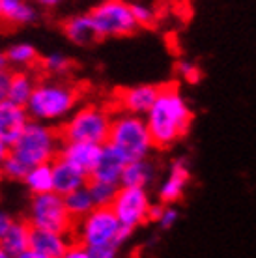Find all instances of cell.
<instances>
[{"instance_id":"1","label":"cell","mask_w":256,"mask_h":258,"mask_svg":"<svg viewBox=\"0 0 256 258\" xmlns=\"http://www.w3.org/2000/svg\"><path fill=\"white\" fill-rule=\"evenodd\" d=\"M144 118L155 148H168L187 137L195 114L176 84H163L157 101Z\"/></svg>"},{"instance_id":"35","label":"cell","mask_w":256,"mask_h":258,"mask_svg":"<svg viewBox=\"0 0 256 258\" xmlns=\"http://www.w3.org/2000/svg\"><path fill=\"white\" fill-rule=\"evenodd\" d=\"M12 154V146L6 144V142L0 139V167H2V163L8 159V155Z\"/></svg>"},{"instance_id":"38","label":"cell","mask_w":256,"mask_h":258,"mask_svg":"<svg viewBox=\"0 0 256 258\" xmlns=\"http://www.w3.org/2000/svg\"><path fill=\"white\" fill-rule=\"evenodd\" d=\"M0 70H10V60H8L6 51L0 52Z\"/></svg>"},{"instance_id":"36","label":"cell","mask_w":256,"mask_h":258,"mask_svg":"<svg viewBox=\"0 0 256 258\" xmlns=\"http://www.w3.org/2000/svg\"><path fill=\"white\" fill-rule=\"evenodd\" d=\"M15 258H49V256H45V254L34 251V249H26L25 252H21L19 256H15Z\"/></svg>"},{"instance_id":"37","label":"cell","mask_w":256,"mask_h":258,"mask_svg":"<svg viewBox=\"0 0 256 258\" xmlns=\"http://www.w3.org/2000/svg\"><path fill=\"white\" fill-rule=\"evenodd\" d=\"M30 2H36L38 6H43V8H54V6H58L62 0H30Z\"/></svg>"},{"instance_id":"14","label":"cell","mask_w":256,"mask_h":258,"mask_svg":"<svg viewBox=\"0 0 256 258\" xmlns=\"http://www.w3.org/2000/svg\"><path fill=\"white\" fill-rule=\"evenodd\" d=\"M52 181H54V193L66 197V195L73 193L77 189L86 187L90 181V176L84 170L75 167V165H71L66 159L58 157V159L52 161Z\"/></svg>"},{"instance_id":"12","label":"cell","mask_w":256,"mask_h":258,"mask_svg":"<svg viewBox=\"0 0 256 258\" xmlns=\"http://www.w3.org/2000/svg\"><path fill=\"white\" fill-rule=\"evenodd\" d=\"M30 122L32 118L26 107H21L12 101L0 103V139L6 144L13 146Z\"/></svg>"},{"instance_id":"23","label":"cell","mask_w":256,"mask_h":258,"mask_svg":"<svg viewBox=\"0 0 256 258\" xmlns=\"http://www.w3.org/2000/svg\"><path fill=\"white\" fill-rule=\"evenodd\" d=\"M64 200H66L68 212L71 213V217L75 221L83 219L90 212L96 210V202H94L92 195H90L88 185L83 189H77V191H73V193H70V195H66Z\"/></svg>"},{"instance_id":"21","label":"cell","mask_w":256,"mask_h":258,"mask_svg":"<svg viewBox=\"0 0 256 258\" xmlns=\"http://www.w3.org/2000/svg\"><path fill=\"white\" fill-rule=\"evenodd\" d=\"M30 228L32 226L28 221H13V225L10 226L6 236L2 238L0 245L4 247L10 254L19 256L21 252L30 249Z\"/></svg>"},{"instance_id":"29","label":"cell","mask_w":256,"mask_h":258,"mask_svg":"<svg viewBox=\"0 0 256 258\" xmlns=\"http://www.w3.org/2000/svg\"><path fill=\"white\" fill-rule=\"evenodd\" d=\"M176 71H178L179 77L189 84L199 83L202 79V70L195 62H189V60H179L178 66H176Z\"/></svg>"},{"instance_id":"40","label":"cell","mask_w":256,"mask_h":258,"mask_svg":"<svg viewBox=\"0 0 256 258\" xmlns=\"http://www.w3.org/2000/svg\"><path fill=\"white\" fill-rule=\"evenodd\" d=\"M0 176H2V174H0Z\"/></svg>"},{"instance_id":"39","label":"cell","mask_w":256,"mask_h":258,"mask_svg":"<svg viewBox=\"0 0 256 258\" xmlns=\"http://www.w3.org/2000/svg\"><path fill=\"white\" fill-rule=\"evenodd\" d=\"M0 258H15V256H13V254H10V252L4 249V247L0 245Z\"/></svg>"},{"instance_id":"22","label":"cell","mask_w":256,"mask_h":258,"mask_svg":"<svg viewBox=\"0 0 256 258\" xmlns=\"http://www.w3.org/2000/svg\"><path fill=\"white\" fill-rule=\"evenodd\" d=\"M25 185L30 189L32 195H43L54 191V181H52V163L38 165L28 170L25 178Z\"/></svg>"},{"instance_id":"13","label":"cell","mask_w":256,"mask_h":258,"mask_svg":"<svg viewBox=\"0 0 256 258\" xmlns=\"http://www.w3.org/2000/svg\"><path fill=\"white\" fill-rule=\"evenodd\" d=\"M191 181V170L185 159H176L168 168V174L159 187V200L163 204H174L181 200Z\"/></svg>"},{"instance_id":"3","label":"cell","mask_w":256,"mask_h":258,"mask_svg":"<svg viewBox=\"0 0 256 258\" xmlns=\"http://www.w3.org/2000/svg\"><path fill=\"white\" fill-rule=\"evenodd\" d=\"M62 144H64V139L60 129L32 120L12 146V154L26 163L28 167H38L58 159Z\"/></svg>"},{"instance_id":"27","label":"cell","mask_w":256,"mask_h":258,"mask_svg":"<svg viewBox=\"0 0 256 258\" xmlns=\"http://www.w3.org/2000/svg\"><path fill=\"white\" fill-rule=\"evenodd\" d=\"M32 167H28L26 163H23L19 157H15L13 154L8 155V159L2 163L0 167V174L8 178V180H17V181H25L28 170Z\"/></svg>"},{"instance_id":"18","label":"cell","mask_w":256,"mask_h":258,"mask_svg":"<svg viewBox=\"0 0 256 258\" xmlns=\"http://www.w3.org/2000/svg\"><path fill=\"white\" fill-rule=\"evenodd\" d=\"M38 79L30 70H15L12 71V83H10V92H8V101L17 103L21 107H26L30 97H32Z\"/></svg>"},{"instance_id":"11","label":"cell","mask_w":256,"mask_h":258,"mask_svg":"<svg viewBox=\"0 0 256 258\" xmlns=\"http://www.w3.org/2000/svg\"><path fill=\"white\" fill-rule=\"evenodd\" d=\"M127 157L120 152L118 148H114L112 144H103L101 155L97 159V165L94 167L90 180L96 181H105V183H114L120 185L122 183L123 170L127 167Z\"/></svg>"},{"instance_id":"30","label":"cell","mask_w":256,"mask_h":258,"mask_svg":"<svg viewBox=\"0 0 256 258\" xmlns=\"http://www.w3.org/2000/svg\"><path fill=\"white\" fill-rule=\"evenodd\" d=\"M133 8V17L139 26H152L155 21V12L146 4H131Z\"/></svg>"},{"instance_id":"19","label":"cell","mask_w":256,"mask_h":258,"mask_svg":"<svg viewBox=\"0 0 256 258\" xmlns=\"http://www.w3.org/2000/svg\"><path fill=\"white\" fill-rule=\"evenodd\" d=\"M36 17L38 13L28 0H0V21L10 25H28Z\"/></svg>"},{"instance_id":"10","label":"cell","mask_w":256,"mask_h":258,"mask_svg":"<svg viewBox=\"0 0 256 258\" xmlns=\"http://www.w3.org/2000/svg\"><path fill=\"white\" fill-rule=\"evenodd\" d=\"M159 92L161 86H157V84H137V86L122 88L116 94V105L125 114L146 116L157 101Z\"/></svg>"},{"instance_id":"25","label":"cell","mask_w":256,"mask_h":258,"mask_svg":"<svg viewBox=\"0 0 256 258\" xmlns=\"http://www.w3.org/2000/svg\"><path fill=\"white\" fill-rule=\"evenodd\" d=\"M88 189H90V195H92L94 202H96V208H110L116 199V195H118V191H120V185L90 180Z\"/></svg>"},{"instance_id":"31","label":"cell","mask_w":256,"mask_h":258,"mask_svg":"<svg viewBox=\"0 0 256 258\" xmlns=\"http://www.w3.org/2000/svg\"><path fill=\"white\" fill-rule=\"evenodd\" d=\"M92 258H118L120 252V245H103L96 247V249H88Z\"/></svg>"},{"instance_id":"4","label":"cell","mask_w":256,"mask_h":258,"mask_svg":"<svg viewBox=\"0 0 256 258\" xmlns=\"http://www.w3.org/2000/svg\"><path fill=\"white\" fill-rule=\"evenodd\" d=\"M133 230H129L120 223L112 212V208H96L86 217L75 223L73 238L77 243L86 249H96L103 245H120L122 247L129 239Z\"/></svg>"},{"instance_id":"9","label":"cell","mask_w":256,"mask_h":258,"mask_svg":"<svg viewBox=\"0 0 256 258\" xmlns=\"http://www.w3.org/2000/svg\"><path fill=\"white\" fill-rule=\"evenodd\" d=\"M152 202L148 197L146 189L141 187H122L116 195L114 202H112V212L116 213V217L120 219L125 228L135 230L137 226L144 225L146 221H150V212H152Z\"/></svg>"},{"instance_id":"33","label":"cell","mask_w":256,"mask_h":258,"mask_svg":"<svg viewBox=\"0 0 256 258\" xmlns=\"http://www.w3.org/2000/svg\"><path fill=\"white\" fill-rule=\"evenodd\" d=\"M60 258H92V254H90V251L84 245H81V243H77V241H73L70 249H68Z\"/></svg>"},{"instance_id":"5","label":"cell","mask_w":256,"mask_h":258,"mask_svg":"<svg viewBox=\"0 0 256 258\" xmlns=\"http://www.w3.org/2000/svg\"><path fill=\"white\" fill-rule=\"evenodd\" d=\"M109 144L120 150L127 157L129 163L148 159L152 148H155L146 118L125 114V112H120L112 118Z\"/></svg>"},{"instance_id":"28","label":"cell","mask_w":256,"mask_h":258,"mask_svg":"<svg viewBox=\"0 0 256 258\" xmlns=\"http://www.w3.org/2000/svg\"><path fill=\"white\" fill-rule=\"evenodd\" d=\"M41 68L51 75H64L71 70V60L62 52H51L41 58Z\"/></svg>"},{"instance_id":"24","label":"cell","mask_w":256,"mask_h":258,"mask_svg":"<svg viewBox=\"0 0 256 258\" xmlns=\"http://www.w3.org/2000/svg\"><path fill=\"white\" fill-rule=\"evenodd\" d=\"M10 66H15L19 70H28L39 62L38 49L30 43H15L6 51Z\"/></svg>"},{"instance_id":"6","label":"cell","mask_w":256,"mask_h":258,"mask_svg":"<svg viewBox=\"0 0 256 258\" xmlns=\"http://www.w3.org/2000/svg\"><path fill=\"white\" fill-rule=\"evenodd\" d=\"M110 110L86 105L77 109L60 127L64 142H90V144H107L112 125Z\"/></svg>"},{"instance_id":"2","label":"cell","mask_w":256,"mask_h":258,"mask_svg":"<svg viewBox=\"0 0 256 258\" xmlns=\"http://www.w3.org/2000/svg\"><path fill=\"white\" fill-rule=\"evenodd\" d=\"M79 103V90L73 84L60 79H45L39 81L34 90L26 110L32 120L43 123L66 122L75 112Z\"/></svg>"},{"instance_id":"15","label":"cell","mask_w":256,"mask_h":258,"mask_svg":"<svg viewBox=\"0 0 256 258\" xmlns=\"http://www.w3.org/2000/svg\"><path fill=\"white\" fill-rule=\"evenodd\" d=\"M73 236L45 228H30V249L41 252L49 258H60L73 243Z\"/></svg>"},{"instance_id":"16","label":"cell","mask_w":256,"mask_h":258,"mask_svg":"<svg viewBox=\"0 0 256 258\" xmlns=\"http://www.w3.org/2000/svg\"><path fill=\"white\" fill-rule=\"evenodd\" d=\"M101 144H90V142H64L58 157L75 165L90 176L101 155Z\"/></svg>"},{"instance_id":"20","label":"cell","mask_w":256,"mask_h":258,"mask_svg":"<svg viewBox=\"0 0 256 258\" xmlns=\"http://www.w3.org/2000/svg\"><path fill=\"white\" fill-rule=\"evenodd\" d=\"M155 178V167L152 161L141 159V161H131L123 170L122 176V187H141L148 189V185Z\"/></svg>"},{"instance_id":"17","label":"cell","mask_w":256,"mask_h":258,"mask_svg":"<svg viewBox=\"0 0 256 258\" xmlns=\"http://www.w3.org/2000/svg\"><path fill=\"white\" fill-rule=\"evenodd\" d=\"M64 34L66 38L70 39L71 43L75 45H92L96 43L99 36L96 32V26L92 23V17L90 13H84V15H73L70 19H66L64 23Z\"/></svg>"},{"instance_id":"34","label":"cell","mask_w":256,"mask_h":258,"mask_svg":"<svg viewBox=\"0 0 256 258\" xmlns=\"http://www.w3.org/2000/svg\"><path fill=\"white\" fill-rule=\"evenodd\" d=\"M13 217L10 215L8 212H4V210H0V241H2V238L6 236V232L10 230V226L13 225Z\"/></svg>"},{"instance_id":"7","label":"cell","mask_w":256,"mask_h":258,"mask_svg":"<svg viewBox=\"0 0 256 258\" xmlns=\"http://www.w3.org/2000/svg\"><path fill=\"white\" fill-rule=\"evenodd\" d=\"M28 223L36 228H45V230H54V232L73 236L77 221L68 212L64 197L52 191V193L34 195L30 206H28Z\"/></svg>"},{"instance_id":"8","label":"cell","mask_w":256,"mask_h":258,"mask_svg":"<svg viewBox=\"0 0 256 258\" xmlns=\"http://www.w3.org/2000/svg\"><path fill=\"white\" fill-rule=\"evenodd\" d=\"M88 13L99 39L123 38L139 28L133 17V8L125 0H103Z\"/></svg>"},{"instance_id":"32","label":"cell","mask_w":256,"mask_h":258,"mask_svg":"<svg viewBox=\"0 0 256 258\" xmlns=\"http://www.w3.org/2000/svg\"><path fill=\"white\" fill-rule=\"evenodd\" d=\"M10 83H12V70H0V103L8 101Z\"/></svg>"},{"instance_id":"26","label":"cell","mask_w":256,"mask_h":258,"mask_svg":"<svg viewBox=\"0 0 256 258\" xmlns=\"http://www.w3.org/2000/svg\"><path fill=\"white\" fill-rule=\"evenodd\" d=\"M179 219V212L172 204H155L152 206V212H150V221H155L157 225L163 228V230H168L172 228Z\"/></svg>"}]
</instances>
